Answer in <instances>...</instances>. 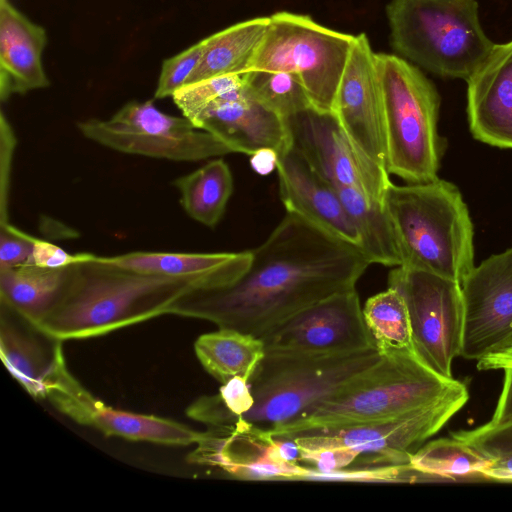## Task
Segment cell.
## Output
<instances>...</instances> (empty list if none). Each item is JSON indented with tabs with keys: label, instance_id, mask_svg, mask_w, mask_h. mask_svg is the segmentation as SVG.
I'll return each mask as SVG.
<instances>
[{
	"label": "cell",
	"instance_id": "52a82bcc",
	"mask_svg": "<svg viewBox=\"0 0 512 512\" xmlns=\"http://www.w3.org/2000/svg\"><path fill=\"white\" fill-rule=\"evenodd\" d=\"M380 358L377 348L336 355L266 353L249 380L254 404L234 421L272 431L309 412Z\"/></svg>",
	"mask_w": 512,
	"mask_h": 512
},
{
	"label": "cell",
	"instance_id": "d590c367",
	"mask_svg": "<svg viewBox=\"0 0 512 512\" xmlns=\"http://www.w3.org/2000/svg\"><path fill=\"white\" fill-rule=\"evenodd\" d=\"M1 167H0V224L9 222L8 199L12 159L16 147L14 131L5 115L1 113Z\"/></svg>",
	"mask_w": 512,
	"mask_h": 512
},
{
	"label": "cell",
	"instance_id": "2e32d148",
	"mask_svg": "<svg viewBox=\"0 0 512 512\" xmlns=\"http://www.w3.org/2000/svg\"><path fill=\"white\" fill-rule=\"evenodd\" d=\"M375 54L364 33L355 36L333 113L349 138L386 169L383 96Z\"/></svg>",
	"mask_w": 512,
	"mask_h": 512
},
{
	"label": "cell",
	"instance_id": "ac0fdd59",
	"mask_svg": "<svg viewBox=\"0 0 512 512\" xmlns=\"http://www.w3.org/2000/svg\"><path fill=\"white\" fill-rule=\"evenodd\" d=\"M276 169L280 199L288 213L360 248V237L336 188L293 145L279 156Z\"/></svg>",
	"mask_w": 512,
	"mask_h": 512
},
{
	"label": "cell",
	"instance_id": "d6a6232c",
	"mask_svg": "<svg viewBox=\"0 0 512 512\" xmlns=\"http://www.w3.org/2000/svg\"><path fill=\"white\" fill-rule=\"evenodd\" d=\"M243 74L222 75L183 86L172 98L190 121L210 102L241 85Z\"/></svg>",
	"mask_w": 512,
	"mask_h": 512
},
{
	"label": "cell",
	"instance_id": "9a60e30c",
	"mask_svg": "<svg viewBox=\"0 0 512 512\" xmlns=\"http://www.w3.org/2000/svg\"><path fill=\"white\" fill-rule=\"evenodd\" d=\"M189 461L216 467L239 480H305L310 466L290 464L277 452L269 431L242 420L210 425L201 432Z\"/></svg>",
	"mask_w": 512,
	"mask_h": 512
},
{
	"label": "cell",
	"instance_id": "4316f807",
	"mask_svg": "<svg viewBox=\"0 0 512 512\" xmlns=\"http://www.w3.org/2000/svg\"><path fill=\"white\" fill-rule=\"evenodd\" d=\"M334 187L358 232L360 249L368 262L400 266L396 235L384 204L369 200L356 189Z\"/></svg>",
	"mask_w": 512,
	"mask_h": 512
},
{
	"label": "cell",
	"instance_id": "d4e9b609",
	"mask_svg": "<svg viewBox=\"0 0 512 512\" xmlns=\"http://www.w3.org/2000/svg\"><path fill=\"white\" fill-rule=\"evenodd\" d=\"M66 268L49 269L24 264L0 270L1 304L31 324L40 320L56 300L66 277Z\"/></svg>",
	"mask_w": 512,
	"mask_h": 512
},
{
	"label": "cell",
	"instance_id": "7402d4cb",
	"mask_svg": "<svg viewBox=\"0 0 512 512\" xmlns=\"http://www.w3.org/2000/svg\"><path fill=\"white\" fill-rule=\"evenodd\" d=\"M105 258L111 264L124 269L185 278L197 283L199 290H209L229 285L237 280L249 267L252 253L136 251Z\"/></svg>",
	"mask_w": 512,
	"mask_h": 512
},
{
	"label": "cell",
	"instance_id": "ab89813d",
	"mask_svg": "<svg viewBox=\"0 0 512 512\" xmlns=\"http://www.w3.org/2000/svg\"><path fill=\"white\" fill-rule=\"evenodd\" d=\"M512 367V342L504 348L477 360L479 370H503Z\"/></svg>",
	"mask_w": 512,
	"mask_h": 512
},
{
	"label": "cell",
	"instance_id": "cb8c5ba5",
	"mask_svg": "<svg viewBox=\"0 0 512 512\" xmlns=\"http://www.w3.org/2000/svg\"><path fill=\"white\" fill-rule=\"evenodd\" d=\"M194 351L202 367L221 384L234 377L249 382L266 354L261 338L229 328L202 334Z\"/></svg>",
	"mask_w": 512,
	"mask_h": 512
},
{
	"label": "cell",
	"instance_id": "5b68a950",
	"mask_svg": "<svg viewBox=\"0 0 512 512\" xmlns=\"http://www.w3.org/2000/svg\"><path fill=\"white\" fill-rule=\"evenodd\" d=\"M386 14L393 49L444 78L467 82L496 44L482 28L476 0H391Z\"/></svg>",
	"mask_w": 512,
	"mask_h": 512
},
{
	"label": "cell",
	"instance_id": "44dd1931",
	"mask_svg": "<svg viewBox=\"0 0 512 512\" xmlns=\"http://www.w3.org/2000/svg\"><path fill=\"white\" fill-rule=\"evenodd\" d=\"M11 321L2 309L0 355L11 376L34 398L52 401L73 379L67 370L62 341L50 350Z\"/></svg>",
	"mask_w": 512,
	"mask_h": 512
},
{
	"label": "cell",
	"instance_id": "83f0119b",
	"mask_svg": "<svg viewBox=\"0 0 512 512\" xmlns=\"http://www.w3.org/2000/svg\"><path fill=\"white\" fill-rule=\"evenodd\" d=\"M89 425L106 436L174 446L195 445L201 434L171 419L117 410L100 400Z\"/></svg>",
	"mask_w": 512,
	"mask_h": 512
},
{
	"label": "cell",
	"instance_id": "f35d334b",
	"mask_svg": "<svg viewBox=\"0 0 512 512\" xmlns=\"http://www.w3.org/2000/svg\"><path fill=\"white\" fill-rule=\"evenodd\" d=\"M503 370L505 379L502 392L493 416L488 422L494 425L512 420V367Z\"/></svg>",
	"mask_w": 512,
	"mask_h": 512
},
{
	"label": "cell",
	"instance_id": "e0dca14e",
	"mask_svg": "<svg viewBox=\"0 0 512 512\" xmlns=\"http://www.w3.org/2000/svg\"><path fill=\"white\" fill-rule=\"evenodd\" d=\"M191 122L218 137L232 152L251 156L272 149L280 156L292 147L286 119L260 102L244 79L241 85L210 102Z\"/></svg>",
	"mask_w": 512,
	"mask_h": 512
},
{
	"label": "cell",
	"instance_id": "484cf974",
	"mask_svg": "<svg viewBox=\"0 0 512 512\" xmlns=\"http://www.w3.org/2000/svg\"><path fill=\"white\" fill-rule=\"evenodd\" d=\"M186 214L209 228L221 220L233 192V177L221 158L173 181Z\"/></svg>",
	"mask_w": 512,
	"mask_h": 512
},
{
	"label": "cell",
	"instance_id": "836d02e7",
	"mask_svg": "<svg viewBox=\"0 0 512 512\" xmlns=\"http://www.w3.org/2000/svg\"><path fill=\"white\" fill-rule=\"evenodd\" d=\"M203 40L166 59L163 62L154 98L162 99L173 94L188 83L196 70L203 53Z\"/></svg>",
	"mask_w": 512,
	"mask_h": 512
},
{
	"label": "cell",
	"instance_id": "4dcf8cb0",
	"mask_svg": "<svg viewBox=\"0 0 512 512\" xmlns=\"http://www.w3.org/2000/svg\"><path fill=\"white\" fill-rule=\"evenodd\" d=\"M243 79L260 102L284 119L312 106L304 86L292 73L249 70Z\"/></svg>",
	"mask_w": 512,
	"mask_h": 512
},
{
	"label": "cell",
	"instance_id": "8d00e7d4",
	"mask_svg": "<svg viewBox=\"0 0 512 512\" xmlns=\"http://www.w3.org/2000/svg\"><path fill=\"white\" fill-rule=\"evenodd\" d=\"M357 458L358 455L354 451L343 448L301 449V463L308 464L319 473L352 467Z\"/></svg>",
	"mask_w": 512,
	"mask_h": 512
},
{
	"label": "cell",
	"instance_id": "4fadbf2b",
	"mask_svg": "<svg viewBox=\"0 0 512 512\" xmlns=\"http://www.w3.org/2000/svg\"><path fill=\"white\" fill-rule=\"evenodd\" d=\"M265 353L336 355L376 348L356 288L289 317L263 337Z\"/></svg>",
	"mask_w": 512,
	"mask_h": 512
},
{
	"label": "cell",
	"instance_id": "9c48e42d",
	"mask_svg": "<svg viewBox=\"0 0 512 512\" xmlns=\"http://www.w3.org/2000/svg\"><path fill=\"white\" fill-rule=\"evenodd\" d=\"M460 382L436 401L402 415L368 423L302 431L290 436L303 450L343 448L358 458L352 467L409 465L411 456L467 402Z\"/></svg>",
	"mask_w": 512,
	"mask_h": 512
},
{
	"label": "cell",
	"instance_id": "7c38bea8",
	"mask_svg": "<svg viewBox=\"0 0 512 512\" xmlns=\"http://www.w3.org/2000/svg\"><path fill=\"white\" fill-rule=\"evenodd\" d=\"M286 122L292 145L333 186L356 189L384 204L390 174L349 138L334 113L311 106Z\"/></svg>",
	"mask_w": 512,
	"mask_h": 512
},
{
	"label": "cell",
	"instance_id": "30bf717a",
	"mask_svg": "<svg viewBox=\"0 0 512 512\" xmlns=\"http://www.w3.org/2000/svg\"><path fill=\"white\" fill-rule=\"evenodd\" d=\"M77 127L85 138L125 154L189 162L233 153L215 135L183 115L162 112L153 100L130 101L109 119L91 118Z\"/></svg>",
	"mask_w": 512,
	"mask_h": 512
},
{
	"label": "cell",
	"instance_id": "1f68e13d",
	"mask_svg": "<svg viewBox=\"0 0 512 512\" xmlns=\"http://www.w3.org/2000/svg\"><path fill=\"white\" fill-rule=\"evenodd\" d=\"M489 462L484 477L512 482V420L501 424L486 423L472 430L452 432Z\"/></svg>",
	"mask_w": 512,
	"mask_h": 512
},
{
	"label": "cell",
	"instance_id": "60d3db41",
	"mask_svg": "<svg viewBox=\"0 0 512 512\" xmlns=\"http://www.w3.org/2000/svg\"><path fill=\"white\" fill-rule=\"evenodd\" d=\"M279 155L272 149H262L250 156L252 169L260 175H267L277 168Z\"/></svg>",
	"mask_w": 512,
	"mask_h": 512
},
{
	"label": "cell",
	"instance_id": "74e56055",
	"mask_svg": "<svg viewBox=\"0 0 512 512\" xmlns=\"http://www.w3.org/2000/svg\"><path fill=\"white\" fill-rule=\"evenodd\" d=\"M80 257L70 254L51 242L34 237L29 264L49 269H63L74 264Z\"/></svg>",
	"mask_w": 512,
	"mask_h": 512
},
{
	"label": "cell",
	"instance_id": "603a6c76",
	"mask_svg": "<svg viewBox=\"0 0 512 512\" xmlns=\"http://www.w3.org/2000/svg\"><path fill=\"white\" fill-rule=\"evenodd\" d=\"M268 24L269 16L256 17L203 39L201 60L186 85L217 76L246 73Z\"/></svg>",
	"mask_w": 512,
	"mask_h": 512
},
{
	"label": "cell",
	"instance_id": "d6986e66",
	"mask_svg": "<svg viewBox=\"0 0 512 512\" xmlns=\"http://www.w3.org/2000/svg\"><path fill=\"white\" fill-rule=\"evenodd\" d=\"M467 85V115L473 137L512 149V40L495 44Z\"/></svg>",
	"mask_w": 512,
	"mask_h": 512
},
{
	"label": "cell",
	"instance_id": "8fae6325",
	"mask_svg": "<svg viewBox=\"0 0 512 512\" xmlns=\"http://www.w3.org/2000/svg\"><path fill=\"white\" fill-rule=\"evenodd\" d=\"M388 286L405 300L417 357L440 376L453 379L452 361L461 353L464 320L460 283L397 266L389 272Z\"/></svg>",
	"mask_w": 512,
	"mask_h": 512
},
{
	"label": "cell",
	"instance_id": "f1b7e54d",
	"mask_svg": "<svg viewBox=\"0 0 512 512\" xmlns=\"http://www.w3.org/2000/svg\"><path fill=\"white\" fill-rule=\"evenodd\" d=\"M363 316L381 355L412 350V331L408 309L402 295L393 287L367 299Z\"/></svg>",
	"mask_w": 512,
	"mask_h": 512
},
{
	"label": "cell",
	"instance_id": "ffe728a7",
	"mask_svg": "<svg viewBox=\"0 0 512 512\" xmlns=\"http://www.w3.org/2000/svg\"><path fill=\"white\" fill-rule=\"evenodd\" d=\"M47 43L43 27L31 22L9 0H0V98L49 86L42 65Z\"/></svg>",
	"mask_w": 512,
	"mask_h": 512
},
{
	"label": "cell",
	"instance_id": "f546056e",
	"mask_svg": "<svg viewBox=\"0 0 512 512\" xmlns=\"http://www.w3.org/2000/svg\"><path fill=\"white\" fill-rule=\"evenodd\" d=\"M410 465L426 480H456L476 475L484 477L489 462L466 443L452 437L420 447L411 456Z\"/></svg>",
	"mask_w": 512,
	"mask_h": 512
},
{
	"label": "cell",
	"instance_id": "6da1fadb",
	"mask_svg": "<svg viewBox=\"0 0 512 512\" xmlns=\"http://www.w3.org/2000/svg\"><path fill=\"white\" fill-rule=\"evenodd\" d=\"M251 253L237 280L186 294L171 314L261 338L299 311L354 289L370 264L359 247L288 212Z\"/></svg>",
	"mask_w": 512,
	"mask_h": 512
},
{
	"label": "cell",
	"instance_id": "5bb4252c",
	"mask_svg": "<svg viewBox=\"0 0 512 512\" xmlns=\"http://www.w3.org/2000/svg\"><path fill=\"white\" fill-rule=\"evenodd\" d=\"M464 305L460 356L479 360L512 342V247L494 254L461 282Z\"/></svg>",
	"mask_w": 512,
	"mask_h": 512
},
{
	"label": "cell",
	"instance_id": "7a4b0ae2",
	"mask_svg": "<svg viewBox=\"0 0 512 512\" xmlns=\"http://www.w3.org/2000/svg\"><path fill=\"white\" fill-rule=\"evenodd\" d=\"M199 290L192 280L136 272L105 256L80 253L66 269L56 300L36 323L58 341L98 337L163 314L186 294Z\"/></svg>",
	"mask_w": 512,
	"mask_h": 512
},
{
	"label": "cell",
	"instance_id": "277c9868",
	"mask_svg": "<svg viewBox=\"0 0 512 512\" xmlns=\"http://www.w3.org/2000/svg\"><path fill=\"white\" fill-rule=\"evenodd\" d=\"M458 383L431 370L412 350L384 354L309 412L270 432L290 436L393 418L436 401Z\"/></svg>",
	"mask_w": 512,
	"mask_h": 512
},
{
	"label": "cell",
	"instance_id": "3957f363",
	"mask_svg": "<svg viewBox=\"0 0 512 512\" xmlns=\"http://www.w3.org/2000/svg\"><path fill=\"white\" fill-rule=\"evenodd\" d=\"M384 206L396 235L400 266L461 284L474 267V232L457 186L439 178L403 186L391 182Z\"/></svg>",
	"mask_w": 512,
	"mask_h": 512
},
{
	"label": "cell",
	"instance_id": "ba28073f",
	"mask_svg": "<svg viewBox=\"0 0 512 512\" xmlns=\"http://www.w3.org/2000/svg\"><path fill=\"white\" fill-rule=\"evenodd\" d=\"M355 36L287 11L269 16L249 70L284 71L298 77L313 108L332 112ZM248 70V71H249Z\"/></svg>",
	"mask_w": 512,
	"mask_h": 512
},
{
	"label": "cell",
	"instance_id": "e575fe53",
	"mask_svg": "<svg viewBox=\"0 0 512 512\" xmlns=\"http://www.w3.org/2000/svg\"><path fill=\"white\" fill-rule=\"evenodd\" d=\"M34 236L13 226L0 225V270L29 264Z\"/></svg>",
	"mask_w": 512,
	"mask_h": 512
},
{
	"label": "cell",
	"instance_id": "8992f818",
	"mask_svg": "<svg viewBox=\"0 0 512 512\" xmlns=\"http://www.w3.org/2000/svg\"><path fill=\"white\" fill-rule=\"evenodd\" d=\"M382 87L386 170L407 183L436 180L445 139L437 129L440 95L419 67L376 53Z\"/></svg>",
	"mask_w": 512,
	"mask_h": 512
}]
</instances>
